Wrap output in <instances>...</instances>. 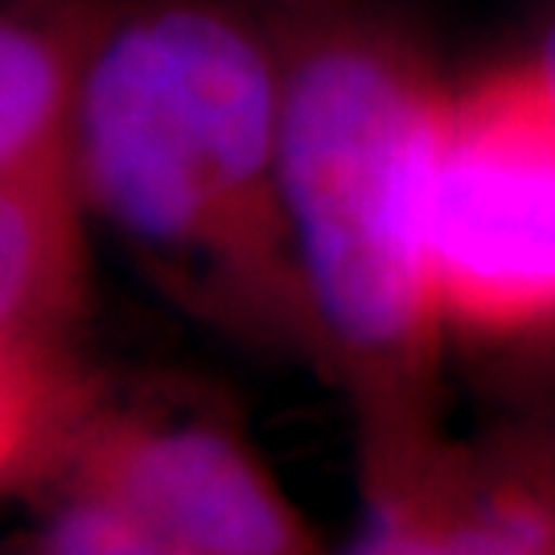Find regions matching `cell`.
<instances>
[{
	"label": "cell",
	"mask_w": 555,
	"mask_h": 555,
	"mask_svg": "<svg viewBox=\"0 0 555 555\" xmlns=\"http://www.w3.org/2000/svg\"><path fill=\"white\" fill-rule=\"evenodd\" d=\"M284 50L222 0H128L91 25L75 178L153 276L256 346L321 362L280 190Z\"/></svg>",
	"instance_id": "6da1fadb"
},
{
	"label": "cell",
	"mask_w": 555,
	"mask_h": 555,
	"mask_svg": "<svg viewBox=\"0 0 555 555\" xmlns=\"http://www.w3.org/2000/svg\"><path fill=\"white\" fill-rule=\"evenodd\" d=\"M449 87L403 41L318 25L284 50L280 190L321 375L358 416V469L449 437L428 190Z\"/></svg>",
	"instance_id": "7a4b0ae2"
},
{
	"label": "cell",
	"mask_w": 555,
	"mask_h": 555,
	"mask_svg": "<svg viewBox=\"0 0 555 555\" xmlns=\"http://www.w3.org/2000/svg\"><path fill=\"white\" fill-rule=\"evenodd\" d=\"M428 247L449 341L555 337V100L531 59L449 87Z\"/></svg>",
	"instance_id": "3957f363"
},
{
	"label": "cell",
	"mask_w": 555,
	"mask_h": 555,
	"mask_svg": "<svg viewBox=\"0 0 555 555\" xmlns=\"http://www.w3.org/2000/svg\"><path fill=\"white\" fill-rule=\"evenodd\" d=\"M50 490L119 502L206 555H337L251 437L206 403L119 399L103 387Z\"/></svg>",
	"instance_id": "277c9868"
},
{
	"label": "cell",
	"mask_w": 555,
	"mask_h": 555,
	"mask_svg": "<svg viewBox=\"0 0 555 555\" xmlns=\"http://www.w3.org/2000/svg\"><path fill=\"white\" fill-rule=\"evenodd\" d=\"M366 522L337 555H555V502L522 428L358 469Z\"/></svg>",
	"instance_id": "5b68a950"
},
{
	"label": "cell",
	"mask_w": 555,
	"mask_h": 555,
	"mask_svg": "<svg viewBox=\"0 0 555 555\" xmlns=\"http://www.w3.org/2000/svg\"><path fill=\"white\" fill-rule=\"evenodd\" d=\"M87 202L75 173L0 178V337L54 330L87 297Z\"/></svg>",
	"instance_id": "8992f818"
},
{
	"label": "cell",
	"mask_w": 555,
	"mask_h": 555,
	"mask_svg": "<svg viewBox=\"0 0 555 555\" xmlns=\"http://www.w3.org/2000/svg\"><path fill=\"white\" fill-rule=\"evenodd\" d=\"M100 391L54 330L0 337V498L50 490Z\"/></svg>",
	"instance_id": "52a82bcc"
},
{
	"label": "cell",
	"mask_w": 555,
	"mask_h": 555,
	"mask_svg": "<svg viewBox=\"0 0 555 555\" xmlns=\"http://www.w3.org/2000/svg\"><path fill=\"white\" fill-rule=\"evenodd\" d=\"M87 34L0 9V178L75 173Z\"/></svg>",
	"instance_id": "ba28073f"
},
{
	"label": "cell",
	"mask_w": 555,
	"mask_h": 555,
	"mask_svg": "<svg viewBox=\"0 0 555 555\" xmlns=\"http://www.w3.org/2000/svg\"><path fill=\"white\" fill-rule=\"evenodd\" d=\"M34 555H206L185 539L82 490H54Z\"/></svg>",
	"instance_id": "9c48e42d"
},
{
	"label": "cell",
	"mask_w": 555,
	"mask_h": 555,
	"mask_svg": "<svg viewBox=\"0 0 555 555\" xmlns=\"http://www.w3.org/2000/svg\"><path fill=\"white\" fill-rule=\"evenodd\" d=\"M522 437H527V449L535 456L539 477H543V486H547V494L555 502V428H522Z\"/></svg>",
	"instance_id": "30bf717a"
},
{
	"label": "cell",
	"mask_w": 555,
	"mask_h": 555,
	"mask_svg": "<svg viewBox=\"0 0 555 555\" xmlns=\"http://www.w3.org/2000/svg\"><path fill=\"white\" fill-rule=\"evenodd\" d=\"M531 62H535L539 79L547 82V91H552V100H555V21H552V29L543 34V41H539V50L531 54Z\"/></svg>",
	"instance_id": "8fae6325"
}]
</instances>
